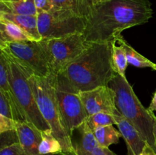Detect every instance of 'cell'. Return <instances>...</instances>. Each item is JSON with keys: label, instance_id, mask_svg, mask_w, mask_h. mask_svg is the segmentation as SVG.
Wrapping results in <instances>:
<instances>
[{"label": "cell", "instance_id": "6da1fadb", "mask_svg": "<svg viewBox=\"0 0 156 155\" xmlns=\"http://www.w3.org/2000/svg\"><path fill=\"white\" fill-rule=\"evenodd\" d=\"M153 10L149 0H102L87 18L84 36L88 43H110L123 30L149 22Z\"/></svg>", "mask_w": 156, "mask_h": 155}, {"label": "cell", "instance_id": "7a4b0ae2", "mask_svg": "<svg viewBox=\"0 0 156 155\" xmlns=\"http://www.w3.org/2000/svg\"><path fill=\"white\" fill-rule=\"evenodd\" d=\"M62 73L79 91L108 86L117 74L112 62L111 42L89 43Z\"/></svg>", "mask_w": 156, "mask_h": 155}, {"label": "cell", "instance_id": "3957f363", "mask_svg": "<svg viewBox=\"0 0 156 155\" xmlns=\"http://www.w3.org/2000/svg\"><path fill=\"white\" fill-rule=\"evenodd\" d=\"M55 76L43 78L31 74L29 83L36 98L38 107L44 118L51 128L53 136L59 141L65 155H77L62 119L55 89Z\"/></svg>", "mask_w": 156, "mask_h": 155}, {"label": "cell", "instance_id": "277c9868", "mask_svg": "<svg viewBox=\"0 0 156 155\" xmlns=\"http://www.w3.org/2000/svg\"><path fill=\"white\" fill-rule=\"evenodd\" d=\"M108 86L115 92L116 106L120 113L136 128L148 144L155 148L154 112L143 106L126 78L117 73Z\"/></svg>", "mask_w": 156, "mask_h": 155}, {"label": "cell", "instance_id": "5b68a950", "mask_svg": "<svg viewBox=\"0 0 156 155\" xmlns=\"http://www.w3.org/2000/svg\"><path fill=\"white\" fill-rule=\"evenodd\" d=\"M2 52L5 55L9 63L11 86L27 122L33 124L41 132L50 131L51 128L40 111L35 96L29 83L28 78L32 74L4 51Z\"/></svg>", "mask_w": 156, "mask_h": 155}, {"label": "cell", "instance_id": "8992f818", "mask_svg": "<svg viewBox=\"0 0 156 155\" xmlns=\"http://www.w3.org/2000/svg\"><path fill=\"white\" fill-rule=\"evenodd\" d=\"M0 50L4 51L34 75L47 78L52 74L42 40L0 43Z\"/></svg>", "mask_w": 156, "mask_h": 155}, {"label": "cell", "instance_id": "52a82bcc", "mask_svg": "<svg viewBox=\"0 0 156 155\" xmlns=\"http://www.w3.org/2000/svg\"><path fill=\"white\" fill-rule=\"evenodd\" d=\"M55 89L62 119L71 136L73 131L85 122L88 118L80 97V91L63 73L55 76Z\"/></svg>", "mask_w": 156, "mask_h": 155}, {"label": "cell", "instance_id": "ba28073f", "mask_svg": "<svg viewBox=\"0 0 156 155\" xmlns=\"http://www.w3.org/2000/svg\"><path fill=\"white\" fill-rule=\"evenodd\" d=\"M87 18L63 9L37 14L38 30L45 40L84 33Z\"/></svg>", "mask_w": 156, "mask_h": 155}, {"label": "cell", "instance_id": "9c48e42d", "mask_svg": "<svg viewBox=\"0 0 156 155\" xmlns=\"http://www.w3.org/2000/svg\"><path fill=\"white\" fill-rule=\"evenodd\" d=\"M42 40L47 50L52 74H54L62 73L89 44L83 33Z\"/></svg>", "mask_w": 156, "mask_h": 155}, {"label": "cell", "instance_id": "30bf717a", "mask_svg": "<svg viewBox=\"0 0 156 155\" xmlns=\"http://www.w3.org/2000/svg\"><path fill=\"white\" fill-rule=\"evenodd\" d=\"M80 97L88 116L98 112L121 114L116 106V94L109 86H101L86 91H80Z\"/></svg>", "mask_w": 156, "mask_h": 155}, {"label": "cell", "instance_id": "8fae6325", "mask_svg": "<svg viewBox=\"0 0 156 155\" xmlns=\"http://www.w3.org/2000/svg\"><path fill=\"white\" fill-rule=\"evenodd\" d=\"M18 142L27 155H41L39 145L42 140V132L30 122H17L15 129ZM63 155V154H59Z\"/></svg>", "mask_w": 156, "mask_h": 155}, {"label": "cell", "instance_id": "7c38bea8", "mask_svg": "<svg viewBox=\"0 0 156 155\" xmlns=\"http://www.w3.org/2000/svg\"><path fill=\"white\" fill-rule=\"evenodd\" d=\"M117 118V126L126 142L127 155H140L147 141L125 117L120 115Z\"/></svg>", "mask_w": 156, "mask_h": 155}, {"label": "cell", "instance_id": "4fadbf2b", "mask_svg": "<svg viewBox=\"0 0 156 155\" xmlns=\"http://www.w3.org/2000/svg\"><path fill=\"white\" fill-rule=\"evenodd\" d=\"M0 18L15 23L26 32L34 40L40 41L42 40L38 30L37 15H16L0 12Z\"/></svg>", "mask_w": 156, "mask_h": 155}, {"label": "cell", "instance_id": "5bb4252c", "mask_svg": "<svg viewBox=\"0 0 156 155\" xmlns=\"http://www.w3.org/2000/svg\"><path fill=\"white\" fill-rule=\"evenodd\" d=\"M80 134L79 141H73V144L77 155H93L99 144L96 140L94 132L89 128L86 122L77 128Z\"/></svg>", "mask_w": 156, "mask_h": 155}, {"label": "cell", "instance_id": "9a60e30c", "mask_svg": "<svg viewBox=\"0 0 156 155\" xmlns=\"http://www.w3.org/2000/svg\"><path fill=\"white\" fill-rule=\"evenodd\" d=\"M34 40L18 25L5 18H0V43Z\"/></svg>", "mask_w": 156, "mask_h": 155}, {"label": "cell", "instance_id": "2e32d148", "mask_svg": "<svg viewBox=\"0 0 156 155\" xmlns=\"http://www.w3.org/2000/svg\"><path fill=\"white\" fill-rule=\"evenodd\" d=\"M56 9L69 11L76 15L88 18L94 4L91 0H51Z\"/></svg>", "mask_w": 156, "mask_h": 155}, {"label": "cell", "instance_id": "e0dca14e", "mask_svg": "<svg viewBox=\"0 0 156 155\" xmlns=\"http://www.w3.org/2000/svg\"><path fill=\"white\" fill-rule=\"evenodd\" d=\"M0 12L16 15H37L34 0H0Z\"/></svg>", "mask_w": 156, "mask_h": 155}, {"label": "cell", "instance_id": "ac0fdd59", "mask_svg": "<svg viewBox=\"0 0 156 155\" xmlns=\"http://www.w3.org/2000/svg\"><path fill=\"white\" fill-rule=\"evenodd\" d=\"M115 40L117 41V43L121 45L124 49L128 64L137 67V68H151L153 70L156 69V64L138 53L133 47L131 46L126 42L122 35L117 36Z\"/></svg>", "mask_w": 156, "mask_h": 155}, {"label": "cell", "instance_id": "d6986e66", "mask_svg": "<svg viewBox=\"0 0 156 155\" xmlns=\"http://www.w3.org/2000/svg\"><path fill=\"white\" fill-rule=\"evenodd\" d=\"M93 132L99 146L102 147H109L112 144H118L122 137V134L114 127V125L98 127L93 130Z\"/></svg>", "mask_w": 156, "mask_h": 155}, {"label": "cell", "instance_id": "ffe728a7", "mask_svg": "<svg viewBox=\"0 0 156 155\" xmlns=\"http://www.w3.org/2000/svg\"><path fill=\"white\" fill-rule=\"evenodd\" d=\"M39 152L41 155H65L62 145L53 136L51 130L42 132V140L39 145Z\"/></svg>", "mask_w": 156, "mask_h": 155}, {"label": "cell", "instance_id": "44dd1931", "mask_svg": "<svg viewBox=\"0 0 156 155\" xmlns=\"http://www.w3.org/2000/svg\"><path fill=\"white\" fill-rule=\"evenodd\" d=\"M117 43L115 40L111 42L113 65L117 74L126 78V70L128 65L127 58L123 47L120 44L117 45Z\"/></svg>", "mask_w": 156, "mask_h": 155}, {"label": "cell", "instance_id": "7402d4cb", "mask_svg": "<svg viewBox=\"0 0 156 155\" xmlns=\"http://www.w3.org/2000/svg\"><path fill=\"white\" fill-rule=\"evenodd\" d=\"M117 115L108 112H98L88 116L85 120L91 130H94L98 127L110 125H117Z\"/></svg>", "mask_w": 156, "mask_h": 155}, {"label": "cell", "instance_id": "603a6c76", "mask_svg": "<svg viewBox=\"0 0 156 155\" xmlns=\"http://www.w3.org/2000/svg\"><path fill=\"white\" fill-rule=\"evenodd\" d=\"M0 155H27L23 150L18 141L2 146L0 149Z\"/></svg>", "mask_w": 156, "mask_h": 155}, {"label": "cell", "instance_id": "cb8c5ba5", "mask_svg": "<svg viewBox=\"0 0 156 155\" xmlns=\"http://www.w3.org/2000/svg\"><path fill=\"white\" fill-rule=\"evenodd\" d=\"M17 122L14 119L0 115V134L15 131Z\"/></svg>", "mask_w": 156, "mask_h": 155}, {"label": "cell", "instance_id": "d4e9b609", "mask_svg": "<svg viewBox=\"0 0 156 155\" xmlns=\"http://www.w3.org/2000/svg\"><path fill=\"white\" fill-rule=\"evenodd\" d=\"M34 5L37 14L56 10L51 0H34Z\"/></svg>", "mask_w": 156, "mask_h": 155}, {"label": "cell", "instance_id": "484cf974", "mask_svg": "<svg viewBox=\"0 0 156 155\" xmlns=\"http://www.w3.org/2000/svg\"><path fill=\"white\" fill-rule=\"evenodd\" d=\"M93 155H118L110 150L109 147H102L99 146L96 150H94Z\"/></svg>", "mask_w": 156, "mask_h": 155}, {"label": "cell", "instance_id": "4316f807", "mask_svg": "<svg viewBox=\"0 0 156 155\" xmlns=\"http://www.w3.org/2000/svg\"><path fill=\"white\" fill-rule=\"evenodd\" d=\"M140 155H156V152L152 146L147 143Z\"/></svg>", "mask_w": 156, "mask_h": 155}, {"label": "cell", "instance_id": "83f0119b", "mask_svg": "<svg viewBox=\"0 0 156 155\" xmlns=\"http://www.w3.org/2000/svg\"><path fill=\"white\" fill-rule=\"evenodd\" d=\"M155 71H156V69ZM148 109L150 111H152V112H155V111H156V91L155 94H154L153 97H152V101H151V103L150 105H149Z\"/></svg>", "mask_w": 156, "mask_h": 155}, {"label": "cell", "instance_id": "f1b7e54d", "mask_svg": "<svg viewBox=\"0 0 156 155\" xmlns=\"http://www.w3.org/2000/svg\"><path fill=\"white\" fill-rule=\"evenodd\" d=\"M154 118V126H153V135H154V145H155V148L154 150L156 152V116L154 114L153 115Z\"/></svg>", "mask_w": 156, "mask_h": 155}, {"label": "cell", "instance_id": "f546056e", "mask_svg": "<svg viewBox=\"0 0 156 155\" xmlns=\"http://www.w3.org/2000/svg\"><path fill=\"white\" fill-rule=\"evenodd\" d=\"M91 1H92L93 4L95 5V4H97V3H99L100 2H101L102 0H91Z\"/></svg>", "mask_w": 156, "mask_h": 155}]
</instances>
